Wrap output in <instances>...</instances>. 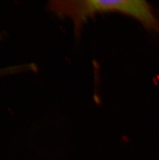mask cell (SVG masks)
<instances>
[{
  "label": "cell",
  "instance_id": "cell-1",
  "mask_svg": "<svg viewBox=\"0 0 159 160\" xmlns=\"http://www.w3.org/2000/svg\"><path fill=\"white\" fill-rule=\"evenodd\" d=\"M50 9L58 15L72 20L76 29L99 12H118L133 17L147 29L159 30V22L150 5L145 1L91 0L51 2Z\"/></svg>",
  "mask_w": 159,
  "mask_h": 160
}]
</instances>
